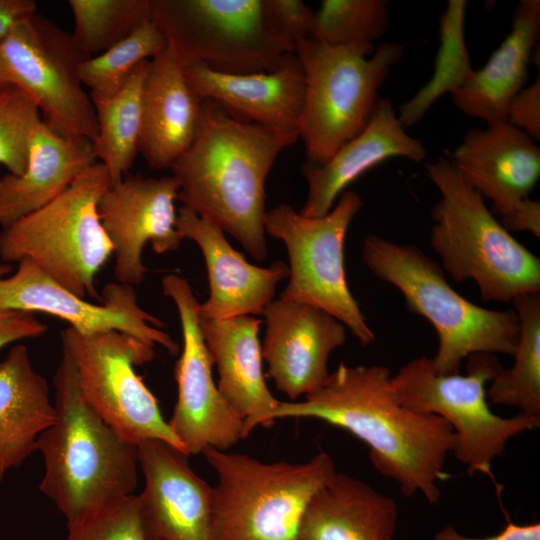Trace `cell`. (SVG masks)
I'll return each instance as SVG.
<instances>
[{
	"label": "cell",
	"instance_id": "ab89813d",
	"mask_svg": "<svg viewBox=\"0 0 540 540\" xmlns=\"http://www.w3.org/2000/svg\"><path fill=\"white\" fill-rule=\"evenodd\" d=\"M433 540H540V524L537 522L520 525L508 519L499 533L487 537H469L448 524L434 535Z\"/></svg>",
	"mask_w": 540,
	"mask_h": 540
},
{
	"label": "cell",
	"instance_id": "836d02e7",
	"mask_svg": "<svg viewBox=\"0 0 540 540\" xmlns=\"http://www.w3.org/2000/svg\"><path fill=\"white\" fill-rule=\"evenodd\" d=\"M385 0H323L311 38L334 46L374 48L388 29Z\"/></svg>",
	"mask_w": 540,
	"mask_h": 540
},
{
	"label": "cell",
	"instance_id": "3957f363",
	"mask_svg": "<svg viewBox=\"0 0 540 540\" xmlns=\"http://www.w3.org/2000/svg\"><path fill=\"white\" fill-rule=\"evenodd\" d=\"M53 384L55 419L37 441L44 462L39 490L63 514L68 528L133 494L138 446L84 400L74 364L64 352Z\"/></svg>",
	"mask_w": 540,
	"mask_h": 540
},
{
	"label": "cell",
	"instance_id": "d4e9b609",
	"mask_svg": "<svg viewBox=\"0 0 540 540\" xmlns=\"http://www.w3.org/2000/svg\"><path fill=\"white\" fill-rule=\"evenodd\" d=\"M540 36L539 0H522L512 15V29L486 64L473 70L452 95L464 114L488 125L507 122L512 98L523 88Z\"/></svg>",
	"mask_w": 540,
	"mask_h": 540
},
{
	"label": "cell",
	"instance_id": "7c38bea8",
	"mask_svg": "<svg viewBox=\"0 0 540 540\" xmlns=\"http://www.w3.org/2000/svg\"><path fill=\"white\" fill-rule=\"evenodd\" d=\"M61 340L84 400L121 437L136 445L158 439L186 453L135 372V366L155 358V346L121 332L84 336L70 327L61 332Z\"/></svg>",
	"mask_w": 540,
	"mask_h": 540
},
{
	"label": "cell",
	"instance_id": "60d3db41",
	"mask_svg": "<svg viewBox=\"0 0 540 540\" xmlns=\"http://www.w3.org/2000/svg\"><path fill=\"white\" fill-rule=\"evenodd\" d=\"M508 231H528L540 237V202L524 199L509 215L500 222Z\"/></svg>",
	"mask_w": 540,
	"mask_h": 540
},
{
	"label": "cell",
	"instance_id": "4316f807",
	"mask_svg": "<svg viewBox=\"0 0 540 540\" xmlns=\"http://www.w3.org/2000/svg\"><path fill=\"white\" fill-rule=\"evenodd\" d=\"M96 160L91 140L62 137L41 122L31 138L25 173L0 178L1 228L55 199Z\"/></svg>",
	"mask_w": 540,
	"mask_h": 540
},
{
	"label": "cell",
	"instance_id": "ac0fdd59",
	"mask_svg": "<svg viewBox=\"0 0 540 540\" xmlns=\"http://www.w3.org/2000/svg\"><path fill=\"white\" fill-rule=\"evenodd\" d=\"M143 512L160 540H213V487L198 476L189 455L158 439L137 444Z\"/></svg>",
	"mask_w": 540,
	"mask_h": 540
},
{
	"label": "cell",
	"instance_id": "f546056e",
	"mask_svg": "<svg viewBox=\"0 0 540 540\" xmlns=\"http://www.w3.org/2000/svg\"><path fill=\"white\" fill-rule=\"evenodd\" d=\"M511 302L520 324L514 363L492 379L487 395L493 403L540 416V294H521Z\"/></svg>",
	"mask_w": 540,
	"mask_h": 540
},
{
	"label": "cell",
	"instance_id": "9c48e42d",
	"mask_svg": "<svg viewBox=\"0 0 540 540\" xmlns=\"http://www.w3.org/2000/svg\"><path fill=\"white\" fill-rule=\"evenodd\" d=\"M495 354L468 357L467 373L439 374L425 355L411 359L392 375L399 401L407 408L442 417L455 434L452 450L467 473L492 477V463L514 437L540 426V416L502 417L488 405L486 384L501 371Z\"/></svg>",
	"mask_w": 540,
	"mask_h": 540
},
{
	"label": "cell",
	"instance_id": "cb8c5ba5",
	"mask_svg": "<svg viewBox=\"0 0 540 540\" xmlns=\"http://www.w3.org/2000/svg\"><path fill=\"white\" fill-rule=\"evenodd\" d=\"M202 101L166 45L150 60L142 91L138 153L150 168H170L187 150L198 129Z\"/></svg>",
	"mask_w": 540,
	"mask_h": 540
},
{
	"label": "cell",
	"instance_id": "6da1fadb",
	"mask_svg": "<svg viewBox=\"0 0 540 540\" xmlns=\"http://www.w3.org/2000/svg\"><path fill=\"white\" fill-rule=\"evenodd\" d=\"M283 418H314L350 432L404 497L420 494L431 505L439 502L438 482L448 476L444 466L455 434L442 417L405 407L387 367L341 363L302 401H280L265 424Z\"/></svg>",
	"mask_w": 540,
	"mask_h": 540
},
{
	"label": "cell",
	"instance_id": "f35d334b",
	"mask_svg": "<svg viewBox=\"0 0 540 540\" xmlns=\"http://www.w3.org/2000/svg\"><path fill=\"white\" fill-rule=\"evenodd\" d=\"M46 331L47 325L35 313L0 310V350L17 341L40 337Z\"/></svg>",
	"mask_w": 540,
	"mask_h": 540
},
{
	"label": "cell",
	"instance_id": "ba28073f",
	"mask_svg": "<svg viewBox=\"0 0 540 540\" xmlns=\"http://www.w3.org/2000/svg\"><path fill=\"white\" fill-rule=\"evenodd\" d=\"M110 186L107 168L96 161L55 199L1 229L0 258L8 263L28 260L78 297L102 300L95 277L113 247L97 202Z\"/></svg>",
	"mask_w": 540,
	"mask_h": 540
},
{
	"label": "cell",
	"instance_id": "52a82bcc",
	"mask_svg": "<svg viewBox=\"0 0 540 540\" xmlns=\"http://www.w3.org/2000/svg\"><path fill=\"white\" fill-rule=\"evenodd\" d=\"M403 53L404 46L396 42L361 48L309 37L296 44L305 77L298 135L306 162H326L362 132L381 99L380 87Z\"/></svg>",
	"mask_w": 540,
	"mask_h": 540
},
{
	"label": "cell",
	"instance_id": "8fae6325",
	"mask_svg": "<svg viewBox=\"0 0 540 540\" xmlns=\"http://www.w3.org/2000/svg\"><path fill=\"white\" fill-rule=\"evenodd\" d=\"M362 207L361 196L353 190H345L321 217H305L289 204H280L266 211L264 230L281 240L288 252L289 281L279 298L328 312L367 346L375 334L348 287L344 262L346 233Z\"/></svg>",
	"mask_w": 540,
	"mask_h": 540
},
{
	"label": "cell",
	"instance_id": "277c9868",
	"mask_svg": "<svg viewBox=\"0 0 540 540\" xmlns=\"http://www.w3.org/2000/svg\"><path fill=\"white\" fill-rule=\"evenodd\" d=\"M425 169L441 194L431 210L430 245L442 269L455 281L473 280L486 301L540 292L539 257L496 220L449 159L439 156Z\"/></svg>",
	"mask_w": 540,
	"mask_h": 540
},
{
	"label": "cell",
	"instance_id": "7bdbcfd3",
	"mask_svg": "<svg viewBox=\"0 0 540 540\" xmlns=\"http://www.w3.org/2000/svg\"><path fill=\"white\" fill-rule=\"evenodd\" d=\"M8 84H15V80L11 71L0 55V87Z\"/></svg>",
	"mask_w": 540,
	"mask_h": 540
},
{
	"label": "cell",
	"instance_id": "4dcf8cb0",
	"mask_svg": "<svg viewBox=\"0 0 540 540\" xmlns=\"http://www.w3.org/2000/svg\"><path fill=\"white\" fill-rule=\"evenodd\" d=\"M465 0H449L440 18L438 49L431 79L399 107L404 128L416 124L442 95L453 93L470 77L473 69L465 43Z\"/></svg>",
	"mask_w": 540,
	"mask_h": 540
},
{
	"label": "cell",
	"instance_id": "b9f144b4",
	"mask_svg": "<svg viewBox=\"0 0 540 540\" xmlns=\"http://www.w3.org/2000/svg\"><path fill=\"white\" fill-rule=\"evenodd\" d=\"M36 12L33 0H0V44L18 23Z\"/></svg>",
	"mask_w": 540,
	"mask_h": 540
},
{
	"label": "cell",
	"instance_id": "2e32d148",
	"mask_svg": "<svg viewBox=\"0 0 540 540\" xmlns=\"http://www.w3.org/2000/svg\"><path fill=\"white\" fill-rule=\"evenodd\" d=\"M178 191L174 176L127 174L100 196L97 214L113 247L116 282L134 287L144 280L147 242L157 254L180 246L184 238L176 228Z\"/></svg>",
	"mask_w": 540,
	"mask_h": 540
},
{
	"label": "cell",
	"instance_id": "484cf974",
	"mask_svg": "<svg viewBox=\"0 0 540 540\" xmlns=\"http://www.w3.org/2000/svg\"><path fill=\"white\" fill-rule=\"evenodd\" d=\"M395 500L365 481L336 472L312 497L300 540H396Z\"/></svg>",
	"mask_w": 540,
	"mask_h": 540
},
{
	"label": "cell",
	"instance_id": "1f68e13d",
	"mask_svg": "<svg viewBox=\"0 0 540 540\" xmlns=\"http://www.w3.org/2000/svg\"><path fill=\"white\" fill-rule=\"evenodd\" d=\"M73 38L89 57L126 39L151 20V0H69Z\"/></svg>",
	"mask_w": 540,
	"mask_h": 540
},
{
	"label": "cell",
	"instance_id": "ffe728a7",
	"mask_svg": "<svg viewBox=\"0 0 540 540\" xmlns=\"http://www.w3.org/2000/svg\"><path fill=\"white\" fill-rule=\"evenodd\" d=\"M449 161L482 197L492 213L509 215L534 189L540 177V149L508 122L469 129Z\"/></svg>",
	"mask_w": 540,
	"mask_h": 540
},
{
	"label": "cell",
	"instance_id": "9a60e30c",
	"mask_svg": "<svg viewBox=\"0 0 540 540\" xmlns=\"http://www.w3.org/2000/svg\"><path fill=\"white\" fill-rule=\"evenodd\" d=\"M0 267V310L42 312L66 321L76 332L89 336L121 332L147 344L160 345L172 356L179 345L161 328L165 323L142 309L133 286L107 283L102 303L94 304L70 292L28 260L5 276Z\"/></svg>",
	"mask_w": 540,
	"mask_h": 540
},
{
	"label": "cell",
	"instance_id": "d590c367",
	"mask_svg": "<svg viewBox=\"0 0 540 540\" xmlns=\"http://www.w3.org/2000/svg\"><path fill=\"white\" fill-rule=\"evenodd\" d=\"M66 540H160L132 494L67 528Z\"/></svg>",
	"mask_w": 540,
	"mask_h": 540
},
{
	"label": "cell",
	"instance_id": "5b68a950",
	"mask_svg": "<svg viewBox=\"0 0 540 540\" xmlns=\"http://www.w3.org/2000/svg\"><path fill=\"white\" fill-rule=\"evenodd\" d=\"M362 260L377 278L402 293L410 311L434 327L438 348L431 362L437 373H458L462 360L477 353L513 355L520 333L515 311L487 309L467 300L416 245L370 234L363 240Z\"/></svg>",
	"mask_w": 540,
	"mask_h": 540
},
{
	"label": "cell",
	"instance_id": "44dd1931",
	"mask_svg": "<svg viewBox=\"0 0 540 540\" xmlns=\"http://www.w3.org/2000/svg\"><path fill=\"white\" fill-rule=\"evenodd\" d=\"M188 86L202 100L219 103L233 117L285 132H297L305 95V77L295 53L275 70L226 74L196 63L183 67Z\"/></svg>",
	"mask_w": 540,
	"mask_h": 540
},
{
	"label": "cell",
	"instance_id": "e0dca14e",
	"mask_svg": "<svg viewBox=\"0 0 540 540\" xmlns=\"http://www.w3.org/2000/svg\"><path fill=\"white\" fill-rule=\"evenodd\" d=\"M261 344L265 377L290 400L317 390L329 375L330 354L346 341V326L328 312L300 302L273 300L264 310Z\"/></svg>",
	"mask_w": 540,
	"mask_h": 540
},
{
	"label": "cell",
	"instance_id": "f1b7e54d",
	"mask_svg": "<svg viewBox=\"0 0 540 540\" xmlns=\"http://www.w3.org/2000/svg\"><path fill=\"white\" fill-rule=\"evenodd\" d=\"M150 60L137 65L113 96L90 95L98 123L93 142L97 159L107 168L111 186L129 173L138 153L142 127V91Z\"/></svg>",
	"mask_w": 540,
	"mask_h": 540
},
{
	"label": "cell",
	"instance_id": "d6986e66",
	"mask_svg": "<svg viewBox=\"0 0 540 540\" xmlns=\"http://www.w3.org/2000/svg\"><path fill=\"white\" fill-rule=\"evenodd\" d=\"M176 228L183 238L198 245L205 260L209 297L199 304V317L263 315L278 283L289 276V267L282 261L269 267L249 263L230 245L219 226L183 205L177 212Z\"/></svg>",
	"mask_w": 540,
	"mask_h": 540
},
{
	"label": "cell",
	"instance_id": "83f0119b",
	"mask_svg": "<svg viewBox=\"0 0 540 540\" xmlns=\"http://www.w3.org/2000/svg\"><path fill=\"white\" fill-rule=\"evenodd\" d=\"M54 419L46 379L34 369L27 346L14 345L0 362V481L37 451Z\"/></svg>",
	"mask_w": 540,
	"mask_h": 540
},
{
	"label": "cell",
	"instance_id": "603a6c76",
	"mask_svg": "<svg viewBox=\"0 0 540 540\" xmlns=\"http://www.w3.org/2000/svg\"><path fill=\"white\" fill-rule=\"evenodd\" d=\"M262 321L252 315L201 319L205 345L218 372L217 388L243 419L246 438L278 405L263 373L259 330Z\"/></svg>",
	"mask_w": 540,
	"mask_h": 540
},
{
	"label": "cell",
	"instance_id": "30bf717a",
	"mask_svg": "<svg viewBox=\"0 0 540 540\" xmlns=\"http://www.w3.org/2000/svg\"><path fill=\"white\" fill-rule=\"evenodd\" d=\"M151 19L182 67L265 73L295 53L270 24L264 0H151Z\"/></svg>",
	"mask_w": 540,
	"mask_h": 540
},
{
	"label": "cell",
	"instance_id": "7402d4cb",
	"mask_svg": "<svg viewBox=\"0 0 540 540\" xmlns=\"http://www.w3.org/2000/svg\"><path fill=\"white\" fill-rule=\"evenodd\" d=\"M394 157L420 162L426 157L422 142L405 132L387 98H381L367 126L322 164L304 162L301 174L308 186L300 211L305 217L327 214L335 200L358 177Z\"/></svg>",
	"mask_w": 540,
	"mask_h": 540
},
{
	"label": "cell",
	"instance_id": "4fadbf2b",
	"mask_svg": "<svg viewBox=\"0 0 540 540\" xmlns=\"http://www.w3.org/2000/svg\"><path fill=\"white\" fill-rule=\"evenodd\" d=\"M0 55L15 85L32 97L52 132L65 138L97 139L95 108L79 73L89 57L72 33L36 12L13 28L0 44Z\"/></svg>",
	"mask_w": 540,
	"mask_h": 540
},
{
	"label": "cell",
	"instance_id": "5bb4252c",
	"mask_svg": "<svg viewBox=\"0 0 540 540\" xmlns=\"http://www.w3.org/2000/svg\"><path fill=\"white\" fill-rule=\"evenodd\" d=\"M162 290L177 308L183 339L174 368L177 401L168 425L189 456L209 447L227 451L244 439L243 419L214 383L213 362L200 328V303L180 275H165Z\"/></svg>",
	"mask_w": 540,
	"mask_h": 540
},
{
	"label": "cell",
	"instance_id": "d6a6232c",
	"mask_svg": "<svg viewBox=\"0 0 540 540\" xmlns=\"http://www.w3.org/2000/svg\"><path fill=\"white\" fill-rule=\"evenodd\" d=\"M167 45L164 33L151 20L105 52L86 59L79 73L90 95L110 97L125 84L134 68L151 60Z\"/></svg>",
	"mask_w": 540,
	"mask_h": 540
},
{
	"label": "cell",
	"instance_id": "e575fe53",
	"mask_svg": "<svg viewBox=\"0 0 540 540\" xmlns=\"http://www.w3.org/2000/svg\"><path fill=\"white\" fill-rule=\"evenodd\" d=\"M42 122L32 97L21 87H0V165L20 176L28 167L31 138Z\"/></svg>",
	"mask_w": 540,
	"mask_h": 540
},
{
	"label": "cell",
	"instance_id": "8992f818",
	"mask_svg": "<svg viewBox=\"0 0 540 540\" xmlns=\"http://www.w3.org/2000/svg\"><path fill=\"white\" fill-rule=\"evenodd\" d=\"M201 454L218 478L212 496L213 540H300L307 505L337 472L325 452L303 463H266L213 447Z\"/></svg>",
	"mask_w": 540,
	"mask_h": 540
},
{
	"label": "cell",
	"instance_id": "74e56055",
	"mask_svg": "<svg viewBox=\"0 0 540 540\" xmlns=\"http://www.w3.org/2000/svg\"><path fill=\"white\" fill-rule=\"evenodd\" d=\"M507 122L525 132L533 140L540 139V77L522 88L510 101Z\"/></svg>",
	"mask_w": 540,
	"mask_h": 540
},
{
	"label": "cell",
	"instance_id": "7a4b0ae2",
	"mask_svg": "<svg viewBox=\"0 0 540 540\" xmlns=\"http://www.w3.org/2000/svg\"><path fill=\"white\" fill-rule=\"evenodd\" d=\"M298 139L297 132L239 120L219 103L203 100L196 135L170 167L177 199L263 261L266 179L279 154Z\"/></svg>",
	"mask_w": 540,
	"mask_h": 540
},
{
	"label": "cell",
	"instance_id": "8d00e7d4",
	"mask_svg": "<svg viewBox=\"0 0 540 540\" xmlns=\"http://www.w3.org/2000/svg\"><path fill=\"white\" fill-rule=\"evenodd\" d=\"M273 29L295 50L296 44L311 37L316 11L300 0H264Z\"/></svg>",
	"mask_w": 540,
	"mask_h": 540
}]
</instances>
